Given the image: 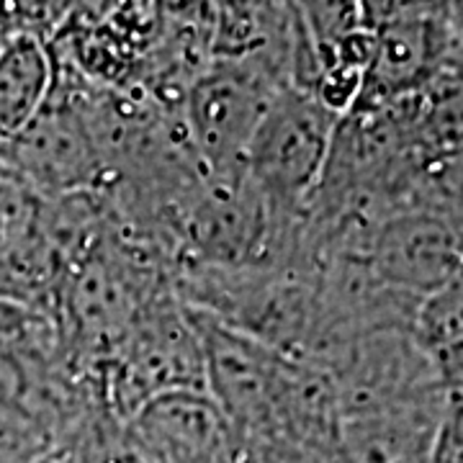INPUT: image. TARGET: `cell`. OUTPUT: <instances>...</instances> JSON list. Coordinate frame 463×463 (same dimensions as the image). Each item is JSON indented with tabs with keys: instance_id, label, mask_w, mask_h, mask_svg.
I'll return each instance as SVG.
<instances>
[{
	"instance_id": "1",
	"label": "cell",
	"mask_w": 463,
	"mask_h": 463,
	"mask_svg": "<svg viewBox=\"0 0 463 463\" xmlns=\"http://www.w3.org/2000/svg\"><path fill=\"white\" fill-rule=\"evenodd\" d=\"M185 309L203 347L206 394L237 430L248 461L330 463L340 432L330 373Z\"/></svg>"
},
{
	"instance_id": "2",
	"label": "cell",
	"mask_w": 463,
	"mask_h": 463,
	"mask_svg": "<svg viewBox=\"0 0 463 463\" xmlns=\"http://www.w3.org/2000/svg\"><path fill=\"white\" fill-rule=\"evenodd\" d=\"M294 85V42L281 50L212 60L181 103V121L206 175L245 173L250 139L283 88Z\"/></svg>"
},
{
	"instance_id": "3",
	"label": "cell",
	"mask_w": 463,
	"mask_h": 463,
	"mask_svg": "<svg viewBox=\"0 0 463 463\" xmlns=\"http://www.w3.org/2000/svg\"><path fill=\"white\" fill-rule=\"evenodd\" d=\"M88 376L109 420L124 425L152 399L206 392L199 332L175 291L157 298Z\"/></svg>"
},
{
	"instance_id": "4",
	"label": "cell",
	"mask_w": 463,
	"mask_h": 463,
	"mask_svg": "<svg viewBox=\"0 0 463 463\" xmlns=\"http://www.w3.org/2000/svg\"><path fill=\"white\" fill-rule=\"evenodd\" d=\"M52 90L42 111L0 142V167L42 199L90 194L103 181L99 149L85 116L90 80L52 57Z\"/></svg>"
},
{
	"instance_id": "5",
	"label": "cell",
	"mask_w": 463,
	"mask_h": 463,
	"mask_svg": "<svg viewBox=\"0 0 463 463\" xmlns=\"http://www.w3.org/2000/svg\"><path fill=\"white\" fill-rule=\"evenodd\" d=\"M340 116L312 90L283 88L270 100L245 155V175L281 219L307 212L330 157Z\"/></svg>"
},
{
	"instance_id": "6",
	"label": "cell",
	"mask_w": 463,
	"mask_h": 463,
	"mask_svg": "<svg viewBox=\"0 0 463 463\" xmlns=\"http://www.w3.org/2000/svg\"><path fill=\"white\" fill-rule=\"evenodd\" d=\"M389 291L420 304L463 270V219L430 203L399 206L350 242Z\"/></svg>"
},
{
	"instance_id": "7",
	"label": "cell",
	"mask_w": 463,
	"mask_h": 463,
	"mask_svg": "<svg viewBox=\"0 0 463 463\" xmlns=\"http://www.w3.org/2000/svg\"><path fill=\"white\" fill-rule=\"evenodd\" d=\"M379 29L373 57L353 109L368 111L410 96L448 67L450 5L376 3Z\"/></svg>"
},
{
	"instance_id": "8",
	"label": "cell",
	"mask_w": 463,
	"mask_h": 463,
	"mask_svg": "<svg viewBox=\"0 0 463 463\" xmlns=\"http://www.w3.org/2000/svg\"><path fill=\"white\" fill-rule=\"evenodd\" d=\"M124 432L145 463H248L240 435L206 392L152 399Z\"/></svg>"
},
{
	"instance_id": "9",
	"label": "cell",
	"mask_w": 463,
	"mask_h": 463,
	"mask_svg": "<svg viewBox=\"0 0 463 463\" xmlns=\"http://www.w3.org/2000/svg\"><path fill=\"white\" fill-rule=\"evenodd\" d=\"M443 399L340 420L330 463H430Z\"/></svg>"
},
{
	"instance_id": "10",
	"label": "cell",
	"mask_w": 463,
	"mask_h": 463,
	"mask_svg": "<svg viewBox=\"0 0 463 463\" xmlns=\"http://www.w3.org/2000/svg\"><path fill=\"white\" fill-rule=\"evenodd\" d=\"M52 75L50 42L24 33L0 47V142L16 137L42 111Z\"/></svg>"
},
{
	"instance_id": "11",
	"label": "cell",
	"mask_w": 463,
	"mask_h": 463,
	"mask_svg": "<svg viewBox=\"0 0 463 463\" xmlns=\"http://www.w3.org/2000/svg\"><path fill=\"white\" fill-rule=\"evenodd\" d=\"M42 203L44 199L14 175L5 173L0 178V273L16 260L18 252L36 234Z\"/></svg>"
},
{
	"instance_id": "12",
	"label": "cell",
	"mask_w": 463,
	"mask_h": 463,
	"mask_svg": "<svg viewBox=\"0 0 463 463\" xmlns=\"http://www.w3.org/2000/svg\"><path fill=\"white\" fill-rule=\"evenodd\" d=\"M430 463H463V392H446L432 435Z\"/></svg>"
},
{
	"instance_id": "13",
	"label": "cell",
	"mask_w": 463,
	"mask_h": 463,
	"mask_svg": "<svg viewBox=\"0 0 463 463\" xmlns=\"http://www.w3.org/2000/svg\"><path fill=\"white\" fill-rule=\"evenodd\" d=\"M461 276H463V270H461Z\"/></svg>"
}]
</instances>
